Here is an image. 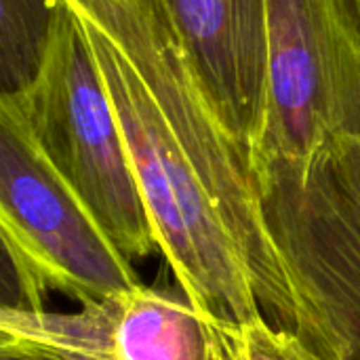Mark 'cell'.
Listing matches in <instances>:
<instances>
[{
    "mask_svg": "<svg viewBox=\"0 0 360 360\" xmlns=\"http://www.w3.org/2000/svg\"><path fill=\"white\" fill-rule=\"evenodd\" d=\"M0 112L21 127L131 262L158 251L91 40L65 0H57L36 78L19 93L0 95Z\"/></svg>",
    "mask_w": 360,
    "mask_h": 360,
    "instance_id": "6da1fadb",
    "label": "cell"
},
{
    "mask_svg": "<svg viewBox=\"0 0 360 360\" xmlns=\"http://www.w3.org/2000/svg\"><path fill=\"white\" fill-rule=\"evenodd\" d=\"M270 232L325 360H360V135L259 184Z\"/></svg>",
    "mask_w": 360,
    "mask_h": 360,
    "instance_id": "3957f363",
    "label": "cell"
},
{
    "mask_svg": "<svg viewBox=\"0 0 360 360\" xmlns=\"http://www.w3.org/2000/svg\"><path fill=\"white\" fill-rule=\"evenodd\" d=\"M224 127L251 152L266 116L268 0H165Z\"/></svg>",
    "mask_w": 360,
    "mask_h": 360,
    "instance_id": "8992f818",
    "label": "cell"
},
{
    "mask_svg": "<svg viewBox=\"0 0 360 360\" xmlns=\"http://www.w3.org/2000/svg\"><path fill=\"white\" fill-rule=\"evenodd\" d=\"M0 232L21 295L17 306L44 308L51 293L84 306L141 285L133 262L4 112Z\"/></svg>",
    "mask_w": 360,
    "mask_h": 360,
    "instance_id": "277c9868",
    "label": "cell"
},
{
    "mask_svg": "<svg viewBox=\"0 0 360 360\" xmlns=\"http://www.w3.org/2000/svg\"><path fill=\"white\" fill-rule=\"evenodd\" d=\"M209 360H325L295 331L276 327L268 316L213 321Z\"/></svg>",
    "mask_w": 360,
    "mask_h": 360,
    "instance_id": "ba28073f",
    "label": "cell"
},
{
    "mask_svg": "<svg viewBox=\"0 0 360 360\" xmlns=\"http://www.w3.org/2000/svg\"><path fill=\"white\" fill-rule=\"evenodd\" d=\"M57 0H0L2 95L23 91L38 74Z\"/></svg>",
    "mask_w": 360,
    "mask_h": 360,
    "instance_id": "52a82bcc",
    "label": "cell"
},
{
    "mask_svg": "<svg viewBox=\"0 0 360 360\" xmlns=\"http://www.w3.org/2000/svg\"><path fill=\"white\" fill-rule=\"evenodd\" d=\"M360 135V0H268L266 116L249 152L257 188Z\"/></svg>",
    "mask_w": 360,
    "mask_h": 360,
    "instance_id": "7a4b0ae2",
    "label": "cell"
},
{
    "mask_svg": "<svg viewBox=\"0 0 360 360\" xmlns=\"http://www.w3.org/2000/svg\"><path fill=\"white\" fill-rule=\"evenodd\" d=\"M215 316L137 285L76 312L4 306L2 360H209Z\"/></svg>",
    "mask_w": 360,
    "mask_h": 360,
    "instance_id": "5b68a950",
    "label": "cell"
}]
</instances>
